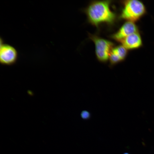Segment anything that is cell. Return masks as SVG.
<instances>
[{
    "mask_svg": "<svg viewBox=\"0 0 154 154\" xmlns=\"http://www.w3.org/2000/svg\"><path fill=\"white\" fill-rule=\"evenodd\" d=\"M111 1H96L91 3L86 10L89 22L96 27L102 23H112L116 15L110 9Z\"/></svg>",
    "mask_w": 154,
    "mask_h": 154,
    "instance_id": "1",
    "label": "cell"
},
{
    "mask_svg": "<svg viewBox=\"0 0 154 154\" xmlns=\"http://www.w3.org/2000/svg\"><path fill=\"white\" fill-rule=\"evenodd\" d=\"M143 4L137 0L125 1L124 6L120 16L121 19L134 22L139 20L145 13Z\"/></svg>",
    "mask_w": 154,
    "mask_h": 154,
    "instance_id": "2",
    "label": "cell"
},
{
    "mask_svg": "<svg viewBox=\"0 0 154 154\" xmlns=\"http://www.w3.org/2000/svg\"><path fill=\"white\" fill-rule=\"evenodd\" d=\"M89 37L95 44V53L97 59L100 62H106L113 48V43L95 35L89 34Z\"/></svg>",
    "mask_w": 154,
    "mask_h": 154,
    "instance_id": "3",
    "label": "cell"
},
{
    "mask_svg": "<svg viewBox=\"0 0 154 154\" xmlns=\"http://www.w3.org/2000/svg\"><path fill=\"white\" fill-rule=\"evenodd\" d=\"M18 58V52L13 46L8 44L1 42L0 62L1 64L11 65L15 64Z\"/></svg>",
    "mask_w": 154,
    "mask_h": 154,
    "instance_id": "4",
    "label": "cell"
},
{
    "mask_svg": "<svg viewBox=\"0 0 154 154\" xmlns=\"http://www.w3.org/2000/svg\"><path fill=\"white\" fill-rule=\"evenodd\" d=\"M138 31V28L134 22L127 21L123 24L116 33L113 35L111 37L120 42L126 37Z\"/></svg>",
    "mask_w": 154,
    "mask_h": 154,
    "instance_id": "5",
    "label": "cell"
},
{
    "mask_svg": "<svg viewBox=\"0 0 154 154\" xmlns=\"http://www.w3.org/2000/svg\"><path fill=\"white\" fill-rule=\"evenodd\" d=\"M120 42L127 49H131L138 48L142 44L141 36L138 32L132 33L124 38Z\"/></svg>",
    "mask_w": 154,
    "mask_h": 154,
    "instance_id": "6",
    "label": "cell"
},
{
    "mask_svg": "<svg viewBox=\"0 0 154 154\" xmlns=\"http://www.w3.org/2000/svg\"><path fill=\"white\" fill-rule=\"evenodd\" d=\"M127 49L123 45H120L113 48L112 50L119 57L121 61L124 60L127 54Z\"/></svg>",
    "mask_w": 154,
    "mask_h": 154,
    "instance_id": "7",
    "label": "cell"
},
{
    "mask_svg": "<svg viewBox=\"0 0 154 154\" xmlns=\"http://www.w3.org/2000/svg\"><path fill=\"white\" fill-rule=\"evenodd\" d=\"M109 60L110 62V67H111L122 61L119 56L112 50L110 54Z\"/></svg>",
    "mask_w": 154,
    "mask_h": 154,
    "instance_id": "8",
    "label": "cell"
},
{
    "mask_svg": "<svg viewBox=\"0 0 154 154\" xmlns=\"http://www.w3.org/2000/svg\"><path fill=\"white\" fill-rule=\"evenodd\" d=\"M80 116L82 118L84 119H88L90 118L91 114L89 111L84 110L81 112Z\"/></svg>",
    "mask_w": 154,
    "mask_h": 154,
    "instance_id": "9",
    "label": "cell"
},
{
    "mask_svg": "<svg viewBox=\"0 0 154 154\" xmlns=\"http://www.w3.org/2000/svg\"><path fill=\"white\" fill-rule=\"evenodd\" d=\"M123 154H129L127 153H123Z\"/></svg>",
    "mask_w": 154,
    "mask_h": 154,
    "instance_id": "10",
    "label": "cell"
}]
</instances>
